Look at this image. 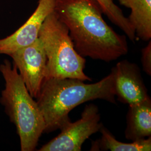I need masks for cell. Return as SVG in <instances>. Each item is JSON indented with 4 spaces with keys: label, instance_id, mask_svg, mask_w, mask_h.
<instances>
[{
    "label": "cell",
    "instance_id": "6da1fadb",
    "mask_svg": "<svg viewBox=\"0 0 151 151\" xmlns=\"http://www.w3.org/2000/svg\"><path fill=\"white\" fill-rule=\"evenodd\" d=\"M54 11L83 57L110 62L128 53L127 37L108 25L93 0H56Z\"/></svg>",
    "mask_w": 151,
    "mask_h": 151
},
{
    "label": "cell",
    "instance_id": "7a4b0ae2",
    "mask_svg": "<svg viewBox=\"0 0 151 151\" xmlns=\"http://www.w3.org/2000/svg\"><path fill=\"white\" fill-rule=\"evenodd\" d=\"M36 99L45 123L44 133L60 129L71 122L70 111L83 103L96 99L116 103L113 73L90 84L76 78H45Z\"/></svg>",
    "mask_w": 151,
    "mask_h": 151
},
{
    "label": "cell",
    "instance_id": "3957f363",
    "mask_svg": "<svg viewBox=\"0 0 151 151\" xmlns=\"http://www.w3.org/2000/svg\"><path fill=\"white\" fill-rule=\"evenodd\" d=\"M0 72L5 81L0 102L11 122L16 126L21 150L34 151L45 129L42 114L15 65L5 60L0 65Z\"/></svg>",
    "mask_w": 151,
    "mask_h": 151
},
{
    "label": "cell",
    "instance_id": "277c9868",
    "mask_svg": "<svg viewBox=\"0 0 151 151\" xmlns=\"http://www.w3.org/2000/svg\"><path fill=\"white\" fill-rule=\"evenodd\" d=\"M47 55L45 78L91 81L85 73L86 60L76 50L69 32L55 11L47 16L39 32Z\"/></svg>",
    "mask_w": 151,
    "mask_h": 151
},
{
    "label": "cell",
    "instance_id": "5b68a950",
    "mask_svg": "<svg viewBox=\"0 0 151 151\" xmlns=\"http://www.w3.org/2000/svg\"><path fill=\"white\" fill-rule=\"evenodd\" d=\"M97 106L91 104L85 106L81 118L71 122L62 129L60 133L42 146L39 151H81L85 140L99 132L103 125Z\"/></svg>",
    "mask_w": 151,
    "mask_h": 151
},
{
    "label": "cell",
    "instance_id": "8992f818",
    "mask_svg": "<svg viewBox=\"0 0 151 151\" xmlns=\"http://www.w3.org/2000/svg\"><path fill=\"white\" fill-rule=\"evenodd\" d=\"M9 56L27 91L33 98L37 99L45 78L47 69V58L42 42L38 38L34 43L17 50Z\"/></svg>",
    "mask_w": 151,
    "mask_h": 151
},
{
    "label": "cell",
    "instance_id": "52a82bcc",
    "mask_svg": "<svg viewBox=\"0 0 151 151\" xmlns=\"http://www.w3.org/2000/svg\"><path fill=\"white\" fill-rule=\"evenodd\" d=\"M115 96L129 105L142 103L150 97L138 65L127 60L119 62L111 71Z\"/></svg>",
    "mask_w": 151,
    "mask_h": 151
},
{
    "label": "cell",
    "instance_id": "ba28073f",
    "mask_svg": "<svg viewBox=\"0 0 151 151\" xmlns=\"http://www.w3.org/2000/svg\"><path fill=\"white\" fill-rule=\"evenodd\" d=\"M56 0H39L36 10L25 23L10 36L0 39V54L10 55L17 50L34 43L42 25L54 11Z\"/></svg>",
    "mask_w": 151,
    "mask_h": 151
},
{
    "label": "cell",
    "instance_id": "9c48e42d",
    "mask_svg": "<svg viewBox=\"0 0 151 151\" xmlns=\"http://www.w3.org/2000/svg\"><path fill=\"white\" fill-rule=\"evenodd\" d=\"M125 137L134 141L151 137V99L129 105Z\"/></svg>",
    "mask_w": 151,
    "mask_h": 151
},
{
    "label": "cell",
    "instance_id": "30bf717a",
    "mask_svg": "<svg viewBox=\"0 0 151 151\" xmlns=\"http://www.w3.org/2000/svg\"><path fill=\"white\" fill-rule=\"evenodd\" d=\"M131 10L128 17L135 30L136 38L143 41L151 38V0H118Z\"/></svg>",
    "mask_w": 151,
    "mask_h": 151
},
{
    "label": "cell",
    "instance_id": "8fae6325",
    "mask_svg": "<svg viewBox=\"0 0 151 151\" xmlns=\"http://www.w3.org/2000/svg\"><path fill=\"white\" fill-rule=\"evenodd\" d=\"M101 133L100 139L92 142L91 151H150L151 137L147 139L132 141V143H123L116 140L111 132L102 125L99 130Z\"/></svg>",
    "mask_w": 151,
    "mask_h": 151
},
{
    "label": "cell",
    "instance_id": "7c38bea8",
    "mask_svg": "<svg viewBox=\"0 0 151 151\" xmlns=\"http://www.w3.org/2000/svg\"><path fill=\"white\" fill-rule=\"evenodd\" d=\"M100 7L103 14L107 16L110 21L119 27L125 33L126 37L134 42L136 40L135 30L132 26L128 17L116 5L114 0H93Z\"/></svg>",
    "mask_w": 151,
    "mask_h": 151
},
{
    "label": "cell",
    "instance_id": "4fadbf2b",
    "mask_svg": "<svg viewBox=\"0 0 151 151\" xmlns=\"http://www.w3.org/2000/svg\"><path fill=\"white\" fill-rule=\"evenodd\" d=\"M141 62L143 70L148 75H151V42L149 41L148 45L142 49Z\"/></svg>",
    "mask_w": 151,
    "mask_h": 151
}]
</instances>
